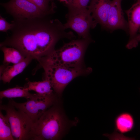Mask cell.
I'll list each match as a JSON object with an SVG mask.
<instances>
[{
    "label": "cell",
    "mask_w": 140,
    "mask_h": 140,
    "mask_svg": "<svg viewBox=\"0 0 140 140\" xmlns=\"http://www.w3.org/2000/svg\"><path fill=\"white\" fill-rule=\"evenodd\" d=\"M50 16L13 20L11 34L1 43L0 47H13L25 57L38 61L54 51L60 39L76 37L72 31H66L64 24L58 19Z\"/></svg>",
    "instance_id": "6da1fadb"
},
{
    "label": "cell",
    "mask_w": 140,
    "mask_h": 140,
    "mask_svg": "<svg viewBox=\"0 0 140 140\" xmlns=\"http://www.w3.org/2000/svg\"><path fill=\"white\" fill-rule=\"evenodd\" d=\"M57 104L47 110L33 123L30 140H57L61 138L66 123L61 110Z\"/></svg>",
    "instance_id": "7a4b0ae2"
},
{
    "label": "cell",
    "mask_w": 140,
    "mask_h": 140,
    "mask_svg": "<svg viewBox=\"0 0 140 140\" xmlns=\"http://www.w3.org/2000/svg\"><path fill=\"white\" fill-rule=\"evenodd\" d=\"M93 41L90 37L72 40L38 61L39 63L69 67L84 66L83 64L85 52L89 44Z\"/></svg>",
    "instance_id": "3957f363"
},
{
    "label": "cell",
    "mask_w": 140,
    "mask_h": 140,
    "mask_svg": "<svg viewBox=\"0 0 140 140\" xmlns=\"http://www.w3.org/2000/svg\"><path fill=\"white\" fill-rule=\"evenodd\" d=\"M44 70L45 79L49 81L55 92L60 96L67 85L75 78L90 73L92 69L84 66L69 67L39 63Z\"/></svg>",
    "instance_id": "277c9868"
},
{
    "label": "cell",
    "mask_w": 140,
    "mask_h": 140,
    "mask_svg": "<svg viewBox=\"0 0 140 140\" xmlns=\"http://www.w3.org/2000/svg\"><path fill=\"white\" fill-rule=\"evenodd\" d=\"M0 109L6 113L5 116L10 124L14 139L30 140L33 123L32 120L23 111L16 109L9 102L7 104H1Z\"/></svg>",
    "instance_id": "5b68a950"
},
{
    "label": "cell",
    "mask_w": 140,
    "mask_h": 140,
    "mask_svg": "<svg viewBox=\"0 0 140 140\" xmlns=\"http://www.w3.org/2000/svg\"><path fill=\"white\" fill-rule=\"evenodd\" d=\"M57 96L55 93L46 95L36 93L33 97L27 99L24 102L17 103L12 98L8 99L9 102L16 109L23 111L34 123L47 110L57 103Z\"/></svg>",
    "instance_id": "8992f818"
},
{
    "label": "cell",
    "mask_w": 140,
    "mask_h": 140,
    "mask_svg": "<svg viewBox=\"0 0 140 140\" xmlns=\"http://www.w3.org/2000/svg\"><path fill=\"white\" fill-rule=\"evenodd\" d=\"M1 5L14 20L51 16L27 0H10Z\"/></svg>",
    "instance_id": "52a82bcc"
},
{
    "label": "cell",
    "mask_w": 140,
    "mask_h": 140,
    "mask_svg": "<svg viewBox=\"0 0 140 140\" xmlns=\"http://www.w3.org/2000/svg\"><path fill=\"white\" fill-rule=\"evenodd\" d=\"M67 22L64 24L65 29H70L75 32L80 38L90 37V30L98 24L88 8L81 12L70 15L66 14Z\"/></svg>",
    "instance_id": "ba28073f"
},
{
    "label": "cell",
    "mask_w": 140,
    "mask_h": 140,
    "mask_svg": "<svg viewBox=\"0 0 140 140\" xmlns=\"http://www.w3.org/2000/svg\"><path fill=\"white\" fill-rule=\"evenodd\" d=\"M128 19L129 41L126 45L128 49L136 47L140 42V34L138 33L140 27V1L133 4L125 11Z\"/></svg>",
    "instance_id": "9c48e42d"
},
{
    "label": "cell",
    "mask_w": 140,
    "mask_h": 140,
    "mask_svg": "<svg viewBox=\"0 0 140 140\" xmlns=\"http://www.w3.org/2000/svg\"><path fill=\"white\" fill-rule=\"evenodd\" d=\"M122 0H113L108 17L106 28L111 31L128 30V22L125 19L121 6Z\"/></svg>",
    "instance_id": "30bf717a"
},
{
    "label": "cell",
    "mask_w": 140,
    "mask_h": 140,
    "mask_svg": "<svg viewBox=\"0 0 140 140\" xmlns=\"http://www.w3.org/2000/svg\"><path fill=\"white\" fill-rule=\"evenodd\" d=\"M111 0H91L88 9L93 18L103 27L106 28Z\"/></svg>",
    "instance_id": "8fae6325"
},
{
    "label": "cell",
    "mask_w": 140,
    "mask_h": 140,
    "mask_svg": "<svg viewBox=\"0 0 140 140\" xmlns=\"http://www.w3.org/2000/svg\"><path fill=\"white\" fill-rule=\"evenodd\" d=\"M33 59L26 57L22 61L11 66L6 65L0 76V80L5 83H9L12 79L22 73Z\"/></svg>",
    "instance_id": "7c38bea8"
},
{
    "label": "cell",
    "mask_w": 140,
    "mask_h": 140,
    "mask_svg": "<svg viewBox=\"0 0 140 140\" xmlns=\"http://www.w3.org/2000/svg\"><path fill=\"white\" fill-rule=\"evenodd\" d=\"M115 124L116 130L122 134L132 130L135 124L132 116L127 112L122 113L117 116Z\"/></svg>",
    "instance_id": "4fadbf2b"
},
{
    "label": "cell",
    "mask_w": 140,
    "mask_h": 140,
    "mask_svg": "<svg viewBox=\"0 0 140 140\" xmlns=\"http://www.w3.org/2000/svg\"><path fill=\"white\" fill-rule=\"evenodd\" d=\"M36 94H31L25 87L17 86L14 87L10 88L0 92V98H4L8 99L17 97H24L27 100L33 97Z\"/></svg>",
    "instance_id": "5bb4252c"
},
{
    "label": "cell",
    "mask_w": 140,
    "mask_h": 140,
    "mask_svg": "<svg viewBox=\"0 0 140 140\" xmlns=\"http://www.w3.org/2000/svg\"><path fill=\"white\" fill-rule=\"evenodd\" d=\"M24 87L29 91L33 90L41 95H48L54 93L50 83L46 79L38 82H31L28 80Z\"/></svg>",
    "instance_id": "9a60e30c"
},
{
    "label": "cell",
    "mask_w": 140,
    "mask_h": 140,
    "mask_svg": "<svg viewBox=\"0 0 140 140\" xmlns=\"http://www.w3.org/2000/svg\"><path fill=\"white\" fill-rule=\"evenodd\" d=\"M3 53V64L8 65L10 63L17 64L23 61L25 57L17 50L13 47H0Z\"/></svg>",
    "instance_id": "2e32d148"
},
{
    "label": "cell",
    "mask_w": 140,
    "mask_h": 140,
    "mask_svg": "<svg viewBox=\"0 0 140 140\" xmlns=\"http://www.w3.org/2000/svg\"><path fill=\"white\" fill-rule=\"evenodd\" d=\"M0 112V140H14L9 121Z\"/></svg>",
    "instance_id": "e0dca14e"
},
{
    "label": "cell",
    "mask_w": 140,
    "mask_h": 140,
    "mask_svg": "<svg viewBox=\"0 0 140 140\" xmlns=\"http://www.w3.org/2000/svg\"><path fill=\"white\" fill-rule=\"evenodd\" d=\"M90 0H69L65 5L68 8V15L72 14L85 10L88 8Z\"/></svg>",
    "instance_id": "ac0fdd59"
},
{
    "label": "cell",
    "mask_w": 140,
    "mask_h": 140,
    "mask_svg": "<svg viewBox=\"0 0 140 140\" xmlns=\"http://www.w3.org/2000/svg\"><path fill=\"white\" fill-rule=\"evenodd\" d=\"M36 5L43 11L51 15L55 12L56 6L51 0H27Z\"/></svg>",
    "instance_id": "d6986e66"
},
{
    "label": "cell",
    "mask_w": 140,
    "mask_h": 140,
    "mask_svg": "<svg viewBox=\"0 0 140 140\" xmlns=\"http://www.w3.org/2000/svg\"><path fill=\"white\" fill-rule=\"evenodd\" d=\"M12 23H9L7 22L5 18L0 16V31L6 32L9 30H11L13 26Z\"/></svg>",
    "instance_id": "ffe728a7"
},
{
    "label": "cell",
    "mask_w": 140,
    "mask_h": 140,
    "mask_svg": "<svg viewBox=\"0 0 140 140\" xmlns=\"http://www.w3.org/2000/svg\"><path fill=\"white\" fill-rule=\"evenodd\" d=\"M60 2H64V4L66 3L69 0H58Z\"/></svg>",
    "instance_id": "44dd1931"
},
{
    "label": "cell",
    "mask_w": 140,
    "mask_h": 140,
    "mask_svg": "<svg viewBox=\"0 0 140 140\" xmlns=\"http://www.w3.org/2000/svg\"><path fill=\"white\" fill-rule=\"evenodd\" d=\"M139 32H140V27L139 28Z\"/></svg>",
    "instance_id": "7402d4cb"
},
{
    "label": "cell",
    "mask_w": 140,
    "mask_h": 140,
    "mask_svg": "<svg viewBox=\"0 0 140 140\" xmlns=\"http://www.w3.org/2000/svg\"><path fill=\"white\" fill-rule=\"evenodd\" d=\"M137 1H140V0H136Z\"/></svg>",
    "instance_id": "603a6c76"
},
{
    "label": "cell",
    "mask_w": 140,
    "mask_h": 140,
    "mask_svg": "<svg viewBox=\"0 0 140 140\" xmlns=\"http://www.w3.org/2000/svg\"><path fill=\"white\" fill-rule=\"evenodd\" d=\"M51 0L52 1H53L54 0Z\"/></svg>",
    "instance_id": "cb8c5ba5"
},
{
    "label": "cell",
    "mask_w": 140,
    "mask_h": 140,
    "mask_svg": "<svg viewBox=\"0 0 140 140\" xmlns=\"http://www.w3.org/2000/svg\"></svg>",
    "instance_id": "d4e9b609"
}]
</instances>
